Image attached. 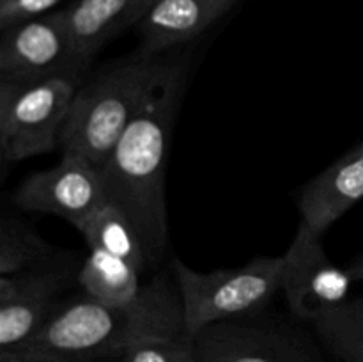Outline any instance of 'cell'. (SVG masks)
I'll return each instance as SVG.
<instances>
[{
	"mask_svg": "<svg viewBox=\"0 0 363 362\" xmlns=\"http://www.w3.org/2000/svg\"><path fill=\"white\" fill-rule=\"evenodd\" d=\"M183 82V66L172 64L101 167L106 197L138 231L151 265L169 238L165 174Z\"/></svg>",
	"mask_w": 363,
	"mask_h": 362,
	"instance_id": "1",
	"label": "cell"
},
{
	"mask_svg": "<svg viewBox=\"0 0 363 362\" xmlns=\"http://www.w3.org/2000/svg\"><path fill=\"white\" fill-rule=\"evenodd\" d=\"M183 336L179 291L158 277L130 305H105L85 295L59 302L41 332L25 346L77 362H98L117 361L142 343Z\"/></svg>",
	"mask_w": 363,
	"mask_h": 362,
	"instance_id": "2",
	"label": "cell"
},
{
	"mask_svg": "<svg viewBox=\"0 0 363 362\" xmlns=\"http://www.w3.org/2000/svg\"><path fill=\"white\" fill-rule=\"evenodd\" d=\"M170 66L165 57L138 50L82 82L60 137L62 151L101 169Z\"/></svg>",
	"mask_w": 363,
	"mask_h": 362,
	"instance_id": "3",
	"label": "cell"
},
{
	"mask_svg": "<svg viewBox=\"0 0 363 362\" xmlns=\"http://www.w3.org/2000/svg\"><path fill=\"white\" fill-rule=\"evenodd\" d=\"M284 256L257 258L236 268L201 273L174 259V277L183 305L184 337L216 323L259 314L284 283Z\"/></svg>",
	"mask_w": 363,
	"mask_h": 362,
	"instance_id": "4",
	"label": "cell"
},
{
	"mask_svg": "<svg viewBox=\"0 0 363 362\" xmlns=\"http://www.w3.org/2000/svg\"><path fill=\"white\" fill-rule=\"evenodd\" d=\"M80 78L52 77L32 82H0V155L21 162L48 155L69 117Z\"/></svg>",
	"mask_w": 363,
	"mask_h": 362,
	"instance_id": "5",
	"label": "cell"
},
{
	"mask_svg": "<svg viewBox=\"0 0 363 362\" xmlns=\"http://www.w3.org/2000/svg\"><path fill=\"white\" fill-rule=\"evenodd\" d=\"M89 62L71 39L62 9L2 31L0 82H32L52 77L84 78Z\"/></svg>",
	"mask_w": 363,
	"mask_h": 362,
	"instance_id": "6",
	"label": "cell"
},
{
	"mask_svg": "<svg viewBox=\"0 0 363 362\" xmlns=\"http://www.w3.org/2000/svg\"><path fill=\"white\" fill-rule=\"evenodd\" d=\"M13 201L25 212L60 216L80 229L108 197L99 167L80 155L62 153L57 165L25 177Z\"/></svg>",
	"mask_w": 363,
	"mask_h": 362,
	"instance_id": "7",
	"label": "cell"
},
{
	"mask_svg": "<svg viewBox=\"0 0 363 362\" xmlns=\"http://www.w3.org/2000/svg\"><path fill=\"white\" fill-rule=\"evenodd\" d=\"M259 314L216 323L199 332L191 339L199 361L325 362L294 330Z\"/></svg>",
	"mask_w": 363,
	"mask_h": 362,
	"instance_id": "8",
	"label": "cell"
},
{
	"mask_svg": "<svg viewBox=\"0 0 363 362\" xmlns=\"http://www.w3.org/2000/svg\"><path fill=\"white\" fill-rule=\"evenodd\" d=\"M282 290L294 316L314 322L350 300L351 279L346 268L328 258L323 236L298 224L293 243L284 254Z\"/></svg>",
	"mask_w": 363,
	"mask_h": 362,
	"instance_id": "9",
	"label": "cell"
},
{
	"mask_svg": "<svg viewBox=\"0 0 363 362\" xmlns=\"http://www.w3.org/2000/svg\"><path fill=\"white\" fill-rule=\"evenodd\" d=\"M66 283L59 265L0 275V351L25 346L41 332Z\"/></svg>",
	"mask_w": 363,
	"mask_h": 362,
	"instance_id": "10",
	"label": "cell"
},
{
	"mask_svg": "<svg viewBox=\"0 0 363 362\" xmlns=\"http://www.w3.org/2000/svg\"><path fill=\"white\" fill-rule=\"evenodd\" d=\"M363 199V142L308 181L298 197L300 224L323 234Z\"/></svg>",
	"mask_w": 363,
	"mask_h": 362,
	"instance_id": "11",
	"label": "cell"
},
{
	"mask_svg": "<svg viewBox=\"0 0 363 362\" xmlns=\"http://www.w3.org/2000/svg\"><path fill=\"white\" fill-rule=\"evenodd\" d=\"M238 0H152L137 23L140 52L162 55L208 31Z\"/></svg>",
	"mask_w": 363,
	"mask_h": 362,
	"instance_id": "12",
	"label": "cell"
},
{
	"mask_svg": "<svg viewBox=\"0 0 363 362\" xmlns=\"http://www.w3.org/2000/svg\"><path fill=\"white\" fill-rule=\"evenodd\" d=\"M151 4L152 0H74L64 7L62 16L80 57L91 62L110 39L137 27Z\"/></svg>",
	"mask_w": 363,
	"mask_h": 362,
	"instance_id": "13",
	"label": "cell"
},
{
	"mask_svg": "<svg viewBox=\"0 0 363 362\" xmlns=\"http://www.w3.org/2000/svg\"><path fill=\"white\" fill-rule=\"evenodd\" d=\"M140 270L130 261L99 248H89L78 284L85 297L105 305H130L144 295Z\"/></svg>",
	"mask_w": 363,
	"mask_h": 362,
	"instance_id": "14",
	"label": "cell"
},
{
	"mask_svg": "<svg viewBox=\"0 0 363 362\" xmlns=\"http://www.w3.org/2000/svg\"><path fill=\"white\" fill-rule=\"evenodd\" d=\"M89 248H99L108 254L123 258L137 266L140 272L151 266L147 251L140 234L123 209L106 201L96 209L87 222L78 229Z\"/></svg>",
	"mask_w": 363,
	"mask_h": 362,
	"instance_id": "15",
	"label": "cell"
},
{
	"mask_svg": "<svg viewBox=\"0 0 363 362\" xmlns=\"http://www.w3.org/2000/svg\"><path fill=\"white\" fill-rule=\"evenodd\" d=\"M323 346L339 362H363V298H350L312 322Z\"/></svg>",
	"mask_w": 363,
	"mask_h": 362,
	"instance_id": "16",
	"label": "cell"
},
{
	"mask_svg": "<svg viewBox=\"0 0 363 362\" xmlns=\"http://www.w3.org/2000/svg\"><path fill=\"white\" fill-rule=\"evenodd\" d=\"M57 252L48 241L16 219L0 224V275L32 272L55 265Z\"/></svg>",
	"mask_w": 363,
	"mask_h": 362,
	"instance_id": "17",
	"label": "cell"
},
{
	"mask_svg": "<svg viewBox=\"0 0 363 362\" xmlns=\"http://www.w3.org/2000/svg\"><path fill=\"white\" fill-rule=\"evenodd\" d=\"M116 362H201L194 341L188 337L142 343L117 358Z\"/></svg>",
	"mask_w": 363,
	"mask_h": 362,
	"instance_id": "18",
	"label": "cell"
},
{
	"mask_svg": "<svg viewBox=\"0 0 363 362\" xmlns=\"http://www.w3.org/2000/svg\"><path fill=\"white\" fill-rule=\"evenodd\" d=\"M62 0H0V31L53 13Z\"/></svg>",
	"mask_w": 363,
	"mask_h": 362,
	"instance_id": "19",
	"label": "cell"
},
{
	"mask_svg": "<svg viewBox=\"0 0 363 362\" xmlns=\"http://www.w3.org/2000/svg\"><path fill=\"white\" fill-rule=\"evenodd\" d=\"M0 362H77L71 358H64L60 355H53L50 351L38 350V348L23 346L16 350L0 351Z\"/></svg>",
	"mask_w": 363,
	"mask_h": 362,
	"instance_id": "20",
	"label": "cell"
},
{
	"mask_svg": "<svg viewBox=\"0 0 363 362\" xmlns=\"http://www.w3.org/2000/svg\"><path fill=\"white\" fill-rule=\"evenodd\" d=\"M346 270L350 272L351 279H353L354 283H363V256L353 259V261L346 266Z\"/></svg>",
	"mask_w": 363,
	"mask_h": 362,
	"instance_id": "21",
	"label": "cell"
},
{
	"mask_svg": "<svg viewBox=\"0 0 363 362\" xmlns=\"http://www.w3.org/2000/svg\"><path fill=\"white\" fill-rule=\"evenodd\" d=\"M98 362H116V361H98Z\"/></svg>",
	"mask_w": 363,
	"mask_h": 362,
	"instance_id": "22",
	"label": "cell"
}]
</instances>
